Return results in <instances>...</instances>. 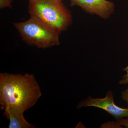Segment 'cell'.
<instances>
[{"label":"cell","mask_w":128,"mask_h":128,"mask_svg":"<svg viewBox=\"0 0 128 128\" xmlns=\"http://www.w3.org/2000/svg\"><path fill=\"white\" fill-rule=\"evenodd\" d=\"M40 88L30 74H0V104L4 109L24 112L41 96Z\"/></svg>","instance_id":"cell-1"},{"label":"cell","mask_w":128,"mask_h":128,"mask_svg":"<svg viewBox=\"0 0 128 128\" xmlns=\"http://www.w3.org/2000/svg\"><path fill=\"white\" fill-rule=\"evenodd\" d=\"M28 12L34 17L60 32L65 31L72 22L70 11L59 0H28Z\"/></svg>","instance_id":"cell-2"},{"label":"cell","mask_w":128,"mask_h":128,"mask_svg":"<svg viewBox=\"0 0 128 128\" xmlns=\"http://www.w3.org/2000/svg\"><path fill=\"white\" fill-rule=\"evenodd\" d=\"M14 25L22 40L29 45L44 49L59 45L60 32L38 18L30 16L27 20Z\"/></svg>","instance_id":"cell-3"},{"label":"cell","mask_w":128,"mask_h":128,"mask_svg":"<svg viewBox=\"0 0 128 128\" xmlns=\"http://www.w3.org/2000/svg\"><path fill=\"white\" fill-rule=\"evenodd\" d=\"M87 107H94L105 110L116 120L128 117V108H123L116 105L114 103L113 93L111 90L108 91L104 98H92L88 96L87 98L80 102L76 108L79 109Z\"/></svg>","instance_id":"cell-4"},{"label":"cell","mask_w":128,"mask_h":128,"mask_svg":"<svg viewBox=\"0 0 128 128\" xmlns=\"http://www.w3.org/2000/svg\"><path fill=\"white\" fill-rule=\"evenodd\" d=\"M72 6H79L86 12L101 18H110L114 10L115 5L108 0H70Z\"/></svg>","instance_id":"cell-5"},{"label":"cell","mask_w":128,"mask_h":128,"mask_svg":"<svg viewBox=\"0 0 128 128\" xmlns=\"http://www.w3.org/2000/svg\"><path fill=\"white\" fill-rule=\"evenodd\" d=\"M4 114L9 120V128H32L35 126L26 121L23 112L4 109Z\"/></svg>","instance_id":"cell-6"},{"label":"cell","mask_w":128,"mask_h":128,"mask_svg":"<svg viewBox=\"0 0 128 128\" xmlns=\"http://www.w3.org/2000/svg\"><path fill=\"white\" fill-rule=\"evenodd\" d=\"M101 128H121L122 126L117 121H108L101 124Z\"/></svg>","instance_id":"cell-7"},{"label":"cell","mask_w":128,"mask_h":128,"mask_svg":"<svg viewBox=\"0 0 128 128\" xmlns=\"http://www.w3.org/2000/svg\"><path fill=\"white\" fill-rule=\"evenodd\" d=\"M123 70L126 72V74L123 76L122 79L119 82L120 85H128V66L123 69Z\"/></svg>","instance_id":"cell-8"},{"label":"cell","mask_w":128,"mask_h":128,"mask_svg":"<svg viewBox=\"0 0 128 128\" xmlns=\"http://www.w3.org/2000/svg\"><path fill=\"white\" fill-rule=\"evenodd\" d=\"M14 0H0V8H4L12 7V3Z\"/></svg>","instance_id":"cell-9"},{"label":"cell","mask_w":128,"mask_h":128,"mask_svg":"<svg viewBox=\"0 0 128 128\" xmlns=\"http://www.w3.org/2000/svg\"><path fill=\"white\" fill-rule=\"evenodd\" d=\"M122 126H124L125 128H128V117L122 118L116 120Z\"/></svg>","instance_id":"cell-10"},{"label":"cell","mask_w":128,"mask_h":128,"mask_svg":"<svg viewBox=\"0 0 128 128\" xmlns=\"http://www.w3.org/2000/svg\"><path fill=\"white\" fill-rule=\"evenodd\" d=\"M121 97L125 101L128 105V88L121 92Z\"/></svg>","instance_id":"cell-11"},{"label":"cell","mask_w":128,"mask_h":128,"mask_svg":"<svg viewBox=\"0 0 128 128\" xmlns=\"http://www.w3.org/2000/svg\"><path fill=\"white\" fill-rule=\"evenodd\" d=\"M59 0L62 1V0Z\"/></svg>","instance_id":"cell-12"}]
</instances>
